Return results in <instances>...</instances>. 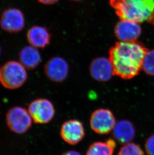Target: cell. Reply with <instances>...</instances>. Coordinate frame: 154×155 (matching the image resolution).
Listing matches in <instances>:
<instances>
[{"label":"cell","mask_w":154,"mask_h":155,"mask_svg":"<svg viewBox=\"0 0 154 155\" xmlns=\"http://www.w3.org/2000/svg\"><path fill=\"white\" fill-rule=\"evenodd\" d=\"M148 50L141 43L119 41L109 50V59L115 75L131 79L138 74Z\"/></svg>","instance_id":"cell-1"},{"label":"cell","mask_w":154,"mask_h":155,"mask_svg":"<svg viewBox=\"0 0 154 155\" xmlns=\"http://www.w3.org/2000/svg\"><path fill=\"white\" fill-rule=\"evenodd\" d=\"M120 19L154 24V0H110Z\"/></svg>","instance_id":"cell-2"},{"label":"cell","mask_w":154,"mask_h":155,"mask_svg":"<svg viewBox=\"0 0 154 155\" xmlns=\"http://www.w3.org/2000/svg\"><path fill=\"white\" fill-rule=\"evenodd\" d=\"M28 77L26 68L20 62L11 60L1 68V82L5 87L17 89L26 81Z\"/></svg>","instance_id":"cell-3"},{"label":"cell","mask_w":154,"mask_h":155,"mask_svg":"<svg viewBox=\"0 0 154 155\" xmlns=\"http://www.w3.org/2000/svg\"><path fill=\"white\" fill-rule=\"evenodd\" d=\"M32 117L28 110L20 107H12L6 114V123L12 132L21 134L31 127Z\"/></svg>","instance_id":"cell-4"},{"label":"cell","mask_w":154,"mask_h":155,"mask_svg":"<svg viewBox=\"0 0 154 155\" xmlns=\"http://www.w3.org/2000/svg\"><path fill=\"white\" fill-rule=\"evenodd\" d=\"M28 111L35 123L44 124L49 123L55 114V109L51 101L46 98H38L32 101Z\"/></svg>","instance_id":"cell-5"},{"label":"cell","mask_w":154,"mask_h":155,"mask_svg":"<svg viewBox=\"0 0 154 155\" xmlns=\"http://www.w3.org/2000/svg\"><path fill=\"white\" fill-rule=\"evenodd\" d=\"M90 124L94 132L99 134H107L113 130L116 121L110 110L100 108L92 113Z\"/></svg>","instance_id":"cell-6"},{"label":"cell","mask_w":154,"mask_h":155,"mask_svg":"<svg viewBox=\"0 0 154 155\" xmlns=\"http://www.w3.org/2000/svg\"><path fill=\"white\" fill-rule=\"evenodd\" d=\"M25 26V16L22 11L16 8H9L3 12L0 26L4 31L10 33L20 32Z\"/></svg>","instance_id":"cell-7"},{"label":"cell","mask_w":154,"mask_h":155,"mask_svg":"<svg viewBox=\"0 0 154 155\" xmlns=\"http://www.w3.org/2000/svg\"><path fill=\"white\" fill-rule=\"evenodd\" d=\"M44 71L51 81L62 82L66 79L68 75V64L62 57H53L47 62L44 66Z\"/></svg>","instance_id":"cell-8"},{"label":"cell","mask_w":154,"mask_h":155,"mask_svg":"<svg viewBox=\"0 0 154 155\" xmlns=\"http://www.w3.org/2000/svg\"><path fill=\"white\" fill-rule=\"evenodd\" d=\"M142 32L139 23L133 21L121 19L117 23L114 33L120 41L132 42L137 41Z\"/></svg>","instance_id":"cell-9"},{"label":"cell","mask_w":154,"mask_h":155,"mask_svg":"<svg viewBox=\"0 0 154 155\" xmlns=\"http://www.w3.org/2000/svg\"><path fill=\"white\" fill-rule=\"evenodd\" d=\"M60 134L63 140L67 143L76 145L84 137V127L83 124L79 120H71L62 124Z\"/></svg>","instance_id":"cell-10"},{"label":"cell","mask_w":154,"mask_h":155,"mask_svg":"<svg viewBox=\"0 0 154 155\" xmlns=\"http://www.w3.org/2000/svg\"><path fill=\"white\" fill-rule=\"evenodd\" d=\"M89 69L92 78L99 81H109L114 75L110 60L105 57H98L94 59L91 63Z\"/></svg>","instance_id":"cell-11"},{"label":"cell","mask_w":154,"mask_h":155,"mask_svg":"<svg viewBox=\"0 0 154 155\" xmlns=\"http://www.w3.org/2000/svg\"><path fill=\"white\" fill-rule=\"evenodd\" d=\"M26 37L30 45L37 48H44L50 42L51 34L45 27L35 25L28 30Z\"/></svg>","instance_id":"cell-12"},{"label":"cell","mask_w":154,"mask_h":155,"mask_svg":"<svg viewBox=\"0 0 154 155\" xmlns=\"http://www.w3.org/2000/svg\"><path fill=\"white\" fill-rule=\"evenodd\" d=\"M112 131L114 138L123 144L131 143L135 136L134 125L128 120H120L116 123Z\"/></svg>","instance_id":"cell-13"},{"label":"cell","mask_w":154,"mask_h":155,"mask_svg":"<svg viewBox=\"0 0 154 155\" xmlns=\"http://www.w3.org/2000/svg\"><path fill=\"white\" fill-rule=\"evenodd\" d=\"M19 62L26 69H34L41 61V55L38 48L31 45L26 46L19 53Z\"/></svg>","instance_id":"cell-14"},{"label":"cell","mask_w":154,"mask_h":155,"mask_svg":"<svg viewBox=\"0 0 154 155\" xmlns=\"http://www.w3.org/2000/svg\"><path fill=\"white\" fill-rule=\"evenodd\" d=\"M116 146V143L114 139L95 142L89 147L86 155H113Z\"/></svg>","instance_id":"cell-15"},{"label":"cell","mask_w":154,"mask_h":155,"mask_svg":"<svg viewBox=\"0 0 154 155\" xmlns=\"http://www.w3.org/2000/svg\"><path fill=\"white\" fill-rule=\"evenodd\" d=\"M142 69L147 74L154 76V50L148 51L143 61Z\"/></svg>","instance_id":"cell-16"},{"label":"cell","mask_w":154,"mask_h":155,"mask_svg":"<svg viewBox=\"0 0 154 155\" xmlns=\"http://www.w3.org/2000/svg\"><path fill=\"white\" fill-rule=\"evenodd\" d=\"M118 155H144V153L138 145L129 143L121 147Z\"/></svg>","instance_id":"cell-17"},{"label":"cell","mask_w":154,"mask_h":155,"mask_svg":"<svg viewBox=\"0 0 154 155\" xmlns=\"http://www.w3.org/2000/svg\"><path fill=\"white\" fill-rule=\"evenodd\" d=\"M146 152L148 155H154V135L147 139L145 143Z\"/></svg>","instance_id":"cell-18"},{"label":"cell","mask_w":154,"mask_h":155,"mask_svg":"<svg viewBox=\"0 0 154 155\" xmlns=\"http://www.w3.org/2000/svg\"><path fill=\"white\" fill-rule=\"evenodd\" d=\"M39 3L45 5H52L55 4L59 0H38Z\"/></svg>","instance_id":"cell-19"},{"label":"cell","mask_w":154,"mask_h":155,"mask_svg":"<svg viewBox=\"0 0 154 155\" xmlns=\"http://www.w3.org/2000/svg\"><path fill=\"white\" fill-rule=\"evenodd\" d=\"M62 155H81L80 153L74 150H70L64 153Z\"/></svg>","instance_id":"cell-20"},{"label":"cell","mask_w":154,"mask_h":155,"mask_svg":"<svg viewBox=\"0 0 154 155\" xmlns=\"http://www.w3.org/2000/svg\"><path fill=\"white\" fill-rule=\"evenodd\" d=\"M1 47H0V55H1Z\"/></svg>","instance_id":"cell-21"},{"label":"cell","mask_w":154,"mask_h":155,"mask_svg":"<svg viewBox=\"0 0 154 155\" xmlns=\"http://www.w3.org/2000/svg\"><path fill=\"white\" fill-rule=\"evenodd\" d=\"M0 81H1V68H0Z\"/></svg>","instance_id":"cell-22"},{"label":"cell","mask_w":154,"mask_h":155,"mask_svg":"<svg viewBox=\"0 0 154 155\" xmlns=\"http://www.w3.org/2000/svg\"><path fill=\"white\" fill-rule=\"evenodd\" d=\"M73 1H80V0H73Z\"/></svg>","instance_id":"cell-23"}]
</instances>
